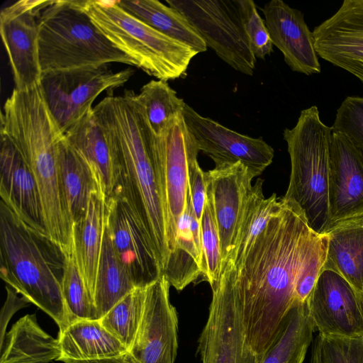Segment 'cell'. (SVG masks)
<instances>
[{"mask_svg": "<svg viewBox=\"0 0 363 363\" xmlns=\"http://www.w3.org/2000/svg\"><path fill=\"white\" fill-rule=\"evenodd\" d=\"M105 222L106 203L97 193L90 199L85 215L72 224L74 257L93 301Z\"/></svg>", "mask_w": 363, "mask_h": 363, "instance_id": "cell-22", "label": "cell"}, {"mask_svg": "<svg viewBox=\"0 0 363 363\" xmlns=\"http://www.w3.org/2000/svg\"><path fill=\"white\" fill-rule=\"evenodd\" d=\"M306 306L319 335L363 336V292L335 272L322 270Z\"/></svg>", "mask_w": 363, "mask_h": 363, "instance_id": "cell-10", "label": "cell"}, {"mask_svg": "<svg viewBox=\"0 0 363 363\" xmlns=\"http://www.w3.org/2000/svg\"><path fill=\"white\" fill-rule=\"evenodd\" d=\"M325 235L327 252L323 269L335 272L363 292V218L337 224Z\"/></svg>", "mask_w": 363, "mask_h": 363, "instance_id": "cell-25", "label": "cell"}, {"mask_svg": "<svg viewBox=\"0 0 363 363\" xmlns=\"http://www.w3.org/2000/svg\"><path fill=\"white\" fill-rule=\"evenodd\" d=\"M319 335L321 363H363V336L338 337Z\"/></svg>", "mask_w": 363, "mask_h": 363, "instance_id": "cell-38", "label": "cell"}, {"mask_svg": "<svg viewBox=\"0 0 363 363\" xmlns=\"http://www.w3.org/2000/svg\"><path fill=\"white\" fill-rule=\"evenodd\" d=\"M61 291L69 325L80 320H97L94 301L81 276L73 251L66 255Z\"/></svg>", "mask_w": 363, "mask_h": 363, "instance_id": "cell-34", "label": "cell"}, {"mask_svg": "<svg viewBox=\"0 0 363 363\" xmlns=\"http://www.w3.org/2000/svg\"><path fill=\"white\" fill-rule=\"evenodd\" d=\"M0 196L1 201L25 223L48 236L35 179L21 154L3 136H1Z\"/></svg>", "mask_w": 363, "mask_h": 363, "instance_id": "cell-20", "label": "cell"}, {"mask_svg": "<svg viewBox=\"0 0 363 363\" xmlns=\"http://www.w3.org/2000/svg\"><path fill=\"white\" fill-rule=\"evenodd\" d=\"M203 274L211 289L217 284L222 267L220 242L211 199L206 192L201 220Z\"/></svg>", "mask_w": 363, "mask_h": 363, "instance_id": "cell-35", "label": "cell"}, {"mask_svg": "<svg viewBox=\"0 0 363 363\" xmlns=\"http://www.w3.org/2000/svg\"><path fill=\"white\" fill-rule=\"evenodd\" d=\"M243 27L256 58L264 60L273 52V43L265 21L252 0H238Z\"/></svg>", "mask_w": 363, "mask_h": 363, "instance_id": "cell-36", "label": "cell"}, {"mask_svg": "<svg viewBox=\"0 0 363 363\" xmlns=\"http://www.w3.org/2000/svg\"><path fill=\"white\" fill-rule=\"evenodd\" d=\"M135 288L137 287L114 251L105 222L93 298L97 320L104 317Z\"/></svg>", "mask_w": 363, "mask_h": 363, "instance_id": "cell-29", "label": "cell"}, {"mask_svg": "<svg viewBox=\"0 0 363 363\" xmlns=\"http://www.w3.org/2000/svg\"><path fill=\"white\" fill-rule=\"evenodd\" d=\"M211 289L208 319L199 339L202 363H259L247 342L233 294L219 283Z\"/></svg>", "mask_w": 363, "mask_h": 363, "instance_id": "cell-15", "label": "cell"}, {"mask_svg": "<svg viewBox=\"0 0 363 363\" xmlns=\"http://www.w3.org/2000/svg\"><path fill=\"white\" fill-rule=\"evenodd\" d=\"M146 287H137L118 302L104 317L101 324L127 349L130 348L144 311Z\"/></svg>", "mask_w": 363, "mask_h": 363, "instance_id": "cell-33", "label": "cell"}, {"mask_svg": "<svg viewBox=\"0 0 363 363\" xmlns=\"http://www.w3.org/2000/svg\"><path fill=\"white\" fill-rule=\"evenodd\" d=\"M312 33L318 56L363 84V0H345Z\"/></svg>", "mask_w": 363, "mask_h": 363, "instance_id": "cell-17", "label": "cell"}, {"mask_svg": "<svg viewBox=\"0 0 363 363\" xmlns=\"http://www.w3.org/2000/svg\"><path fill=\"white\" fill-rule=\"evenodd\" d=\"M323 235L313 231L294 202L281 204L247 252L225 264L217 283L240 308L247 342L260 362L295 301L301 269Z\"/></svg>", "mask_w": 363, "mask_h": 363, "instance_id": "cell-1", "label": "cell"}, {"mask_svg": "<svg viewBox=\"0 0 363 363\" xmlns=\"http://www.w3.org/2000/svg\"><path fill=\"white\" fill-rule=\"evenodd\" d=\"M7 291L6 300L1 310L0 315V347L2 346L6 335V328L13 315L21 308L29 306L30 302L19 294L10 286H6Z\"/></svg>", "mask_w": 363, "mask_h": 363, "instance_id": "cell-41", "label": "cell"}, {"mask_svg": "<svg viewBox=\"0 0 363 363\" xmlns=\"http://www.w3.org/2000/svg\"><path fill=\"white\" fill-rule=\"evenodd\" d=\"M196 28L207 48L234 69L252 76L256 57L245 33L238 0H167Z\"/></svg>", "mask_w": 363, "mask_h": 363, "instance_id": "cell-7", "label": "cell"}, {"mask_svg": "<svg viewBox=\"0 0 363 363\" xmlns=\"http://www.w3.org/2000/svg\"><path fill=\"white\" fill-rule=\"evenodd\" d=\"M311 347V352L308 363H321L320 341L315 340Z\"/></svg>", "mask_w": 363, "mask_h": 363, "instance_id": "cell-43", "label": "cell"}, {"mask_svg": "<svg viewBox=\"0 0 363 363\" xmlns=\"http://www.w3.org/2000/svg\"><path fill=\"white\" fill-rule=\"evenodd\" d=\"M49 2L20 0L1 11L0 33L18 90L32 88L40 82L38 20Z\"/></svg>", "mask_w": 363, "mask_h": 363, "instance_id": "cell-11", "label": "cell"}, {"mask_svg": "<svg viewBox=\"0 0 363 363\" xmlns=\"http://www.w3.org/2000/svg\"><path fill=\"white\" fill-rule=\"evenodd\" d=\"M134 71L112 72L106 66L50 72L42 74L40 85L47 105L65 133L92 108L104 91L127 82Z\"/></svg>", "mask_w": 363, "mask_h": 363, "instance_id": "cell-8", "label": "cell"}, {"mask_svg": "<svg viewBox=\"0 0 363 363\" xmlns=\"http://www.w3.org/2000/svg\"><path fill=\"white\" fill-rule=\"evenodd\" d=\"M327 252V238L323 235L306 261L295 288V301L306 303L323 270Z\"/></svg>", "mask_w": 363, "mask_h": 363, "instance_id": "cell-39", "label": "cell"}, {"mask_svg": "<svg viewBox=\"0 0 363 363\" xmlns=\"http://www.w3.org/2000/svg\"><path fill=\"white\" fill-rule=\"evenodd\" d=\"M315 331L306 303L296 302L285 317L276 340L259 363H303Z\"/></svg>", "mask_w": 363, "mask_h": 363, "instance_id": "cell-28", "label": "cell"}, {"mask_svg": "<svg viewBox=\"0 0 363 363\" xmlns=\"http://www.w3.org/2000/svg\"><path fill=\"white\" fill-rule=\"evenodd\" d=\"M331 134L332 127L321 121L316 106L302 110L295 126L283 133L291 160L289 186L283 199L296 203L319 235L330 228Z\"/></svg>", "mask_w": 363, "mask_h": 363, "instance_id": "cell-5", "label": "cell"}, {"mask_svg": "<svg viewBox=\"0 0 363 363\" xmlns=\"http://www.w3.org/2000/svg\"><path fill=\"white\" fill-rule=\"evenodd\" d=\"M66 255L48 236L25 223L0 201V276L49 315L59 331L68 325L61 281Z\"/></svg>", "mask_w": 363, "mask_h": 363, "instance_id": "cell-3", "label": "cell"}, {"mask_svg": "<svg viewBox=\"0 0 363 363\" xmlns=\"http://www.w3.org/2000/svg\"><path fill=\"white\" fill-rule=\"evenodd\" d=\"M82 7L116 48L157 79L167 82L184 77L198 54L133 16L117 1H82Z\"/></svg>", "mask_w": 363, "mask_h": 363, "instance_id": "cell-6", "label": "cell"}, {"mask_svg": "<svg viewBox=\"0 0 363 363\" xmlns=\"http://www.w3.org/2000/svg\"><path fill=\"white\" fill-rule=\"evenodd\" d=\"M263 182L258 178L252 186L235 247L223 266L228 262H235L247 252L280 206L281 198H278L275 193L269 198L264 197Z\"/></svg>", "mask_w": 363, "mask_h": 363, "instance_id": "cell-31", "label": "cell"}, {"mask_svg": "<svg viewBox=\"0 0 363 363\" xmlns=\"http://www.w3.org/2000/svg\"><path fill=\"white\" fill-rule=\"evenodd\" d=\"M65 138L91 171L105 203L117 191L118 169L93 108L65 133Z\"/></svg>", "mask_w": 363, "mask_h": 363, "instance_id": "cell-21", "label": "cell"}, {"mask_svg": "<svg viewBox=\"0 0 363 363\" xmlns=\"http://www.w3.org/2000/svg\"><path fill=\"white\" fill-rule=\"evenodd\" d=\"M60 357L58 361L70 363L118 357L128 349L101 324L99 320H80L59 331Z\"/></svg>", "mask_w": 363, "mask_h": 363, "instance_id": "cell-23", "label": "cell"}, {"mask_svg": "<svg viewBox=\"0 0 363 363\" xmlns=\"http://www.w3.org/2000/svg\"><path fill=\"white\" fill-rule=\"evenodd\" d=\"M0 363H49L60 357L59 340L39 325L35 314L18 320L6 333Z\"/></svg>", "mask_w": 363, "mask_h": 363, "instance_id": "cell-24", "label": "cell"}, {"mask_svg": "<svg viewBox=\"0 0 363 363\" xmlns=\"http://www.w3.org/2000/svg\"><path fill=\"white\" fill-rule=\"evenodd\" d=\"M42 74L110 63L135 66L116 48L82 7V1H50L38 20Z\"/></svg>", "mask_w": 363, "mask_h": 363, "instance_id": "cell-4", "label": "cell"}, {"mask_svg": "<svg viewBox=\"0 0 363 363\" xmlns=\"http://www.w3.org/2000/svg\"><path fill=\"white\" fill-rule=\"evenodd\" d=\"M70 363H133L128 354L126 353L123 355L110 357V358H102L96 359L89 360H79L74 361Z\"/></svg>", "mask_w": 363, "mask_h": 363, "instance_id": "cell-42", "label": "cell"}, {"mask_svg": "<svg viewBox=\"0 0 363 363\" xmlns=\"http://www.w3.org/2000/svg\"><path fill=\"white\" fill-rule=\"evenodd\" d=\"M332 131L345 135L363 155V97L347 96L343 100Z\"/></svg>", "mask_w": 363, "mask_h": 363, "instance_id": "cell-37", "label": "cell"}, {"mask_svg": "<svg viewBox=\"0 0 363 363\" xmlns=\"http://www.w3.org/2000/svg\"><path fill=\"white\" fill-rule=\"evenodd\" d=\"M153 145L165 179L167 239L174 250L177 227L186 205L188 167L200 152L182 113L176 116L159 135L153 133Z\"/></svg>", "mask_w": 363, "mask_h": 363, "instance_id": "cell-9", "label": "cell"}, {"mask_svg": "<svg viewBox=\"0 0 363 363\" xmlns=\"http://www.w3.org/2000/svg\"><path fill=\"white\" fill-rule=\"evenodd\" d=\"M262 11L273 45L282 52L290 69L306 75L320 73L313 33L303 13L282 0L266 3Z\"/></svg>", "mask_w": 363, "mask_h": 363, "instance_id": "cell-19", "label": "cell"}, {"mask_svg": "<svg viewBox=\"0 0 363 363\" xmlns=\"http://www.w3.org/2000/svg\"><path fill=\"white\" fill-rule=\"evenodd\" d=\"M59 172L63 201L73 224L85 215L91 196L101 192L89 167L65 135L59 148Z\"/></svg>", "mask_w": 363, "mask_h": 363, "instance_id": "cell-26", "label": "cell"}, {"mask_svg": "<svg viewBox=\"0 0 363 363\" xmlns=\"http://www.w3.org/2000/svg\"><path fill=\"white\" fill-rule=\"evenodd\" d=\"M330 155L329 230L363 218L362 154L345 135L332 131Z\"/></svg>", "mask_w": 363, "mask_h": 363, "instance_id": "cell-18", "label": "cell"}, {"mask_svg": "<svg viewBox=\"0 0 363 363\" xmlns=\"http://www.w3.org/2000/svg\"><path fill=\"white\" fill-rule=\"evenodd\" d=\"M182 115L199 150L214 161L215 167L240 162L256 177L272 162L274 150L262 137L237 133L200 115L186 104Z\"/></svg>", "mask_w": 363, "mask_h": 363, "instance_id": "cell-12", "label": "cell"}, {"mask_svg": "<svg viewBox=\"0 0 363 363\" xmlns=\"http://www.w3.org/2000/svg\"><path fill=\"white\" fill-rule=\"evenodd\" d=\"M170 284L162 275L146 287L144 311L128 351L133 363H174L178 317L169 299Z\"/></svg>", "mask_w": 363, "mask_h": 363, "instance_id": "cell-14", "label": "cell"}, {"mask_svg": "<svg viewBox=\"0 0 363 363\" xmlns=\"http://www.w3.org/2000/svg\"><path fill=\"white\" fill-rule=\"evenodd\" d=\"M93 111L117 163L115 196H123L132 206L152 242L162 274L170 254L165 181L145 109L137 94L126 90L104 98Z\"/></svg>", "mask_w": 363, "mask_h": 363, "instance_id": "cell-2", "label": "cell"}, {"mask_svg": "<svg viewBox=\"0 0 363 363\" xmlns=\"http://www.w3.org/2000/svg\"><path fill=\"white\" fill-rule=\"evenodd\" d=\"M138 99L143 105L150 127L155 135L160 134L169 123L182 113L186 105L167 81L151 80L142 86Z\"/></svg>", "mask_w": 363, "mask_h": 363, "instance_id": "cell-32", "label": "cell"}, {"mask_svg": "<svg viewBox=\"0 0 363 363\" xmlns=\"http://www.w3.org/2000/svg\"><path fill=\"white\" fill-rule=\"evenodd\" d=\"M190 203L188 188L186 208L178 223L175 247L162 272L170 286L177 291L183 290L203 274V256L191 229Z\"/></svg>", "mask_w": 363, "mask_h": 363, "instance_id": "cell-30", "label": "cell"}, {"mask_svg": "<svg viewBox=\"0 0 363 363\" xmlns=\"http://www.w3.org/2000/svg\"><path fill=\"white\" fill-rule=\"evenodd\" d=\"M106 224L114 251L135 287L157 280L162 269L153 245L125 197L116 196L106 203Z\"/></svg>", "mask_w": 363, "mask_h": 363, "instance_id": "cell-13", "label": "cell"}, {"mask_svg": "<svg viewBox=\"0 0 363 363\" xmlns=\"http://www.w3.org/2000/svg\"><path fill=\"white\" fill-rule=\"evenodd\" d=\"M118 4L128 13L164 35L191 48L196 52L207 46L196 28L178 10L157 0H119Z\"/></svg>", "mask_w": 363, "mask_h": 363, "instance_id": "cell-27", "label": "cell"}, {"mask_svg": "<svg viewBox=\"0 0 363 363\" xmlns=\"http://www.w3.org/2000/svg\"><path fill=\"white\" fill-rule=\"evenodd\" d=\"M206 186L205 172L200 167L197 156H195L189 164L188 188L195 215L200 223L206 202Z\"/></svg>", "mask_w": 363, "mask_h": 363, "instance_id": "cell-40", "label": "cell"}, {"mask_svg": "<svg viewBox=\"0 0 363 363\" xmlns=\"http://www.w3.org/2000/svg\"><path fill=\"white\" fill-rule=\"evenodd\" d=\"M205 174L219 233L223 266L235 247L255 176L240 162L215 167Z\"/></svg>", "mask_w": 363, "mask_h": 363, "instance_id": "cell-16", "label": "cell"}]
</instances>
